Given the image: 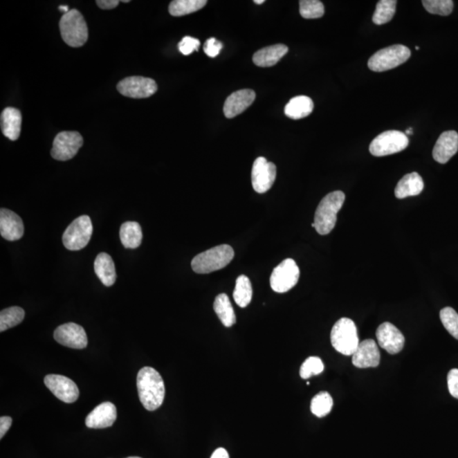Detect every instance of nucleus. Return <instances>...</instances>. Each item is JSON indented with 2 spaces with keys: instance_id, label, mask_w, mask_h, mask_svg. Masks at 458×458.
<instances>
[{
  "instance_id": "obj_11",
  "label": "nucleus",
  "mask_w": 458,
  "mask_h": 458,
  "mask_svg": "<svg viewBox=\"0 0 458 458\" xmlns=\"http://www.w3.org/2000/svg\"><path fill=\"white\" fill-rule=\"evenodd\" d=\"M156 81L144 77H129L124 78L118 84V90L121 95L133 99H145L155 95L157 91Z\"/></svg>"
},
{
  "instance_id": "obj_23",
  "label": "nucleus",
  "mask_w": 458,
  "mask_h": 458,
  "mask_svg": "<svg viewBox=\"0 0 458 458\" xmlns=\"http://www.w3.org/2000/svg\"><path fill=\"white\" fill-rule=\"evenodd\" d=\"M422 176L416 172L405 175L398 182L395 190V195L398 199H405L409 196H416L423 190Z\"/></svg>"
},
{
  "instance_id": "obj_32",
  "label": "nucleus",
  "mask_w": 458,
  "mask_h": 458,
  "mask_svg": "<svg viewBox=\"0 0 458 458\" xmlns=\"http://www.w3.org/2000/svg\"><path fill=\"white\" fill-rule=\"evenodd\" d=\"M333 401L328 392H320L311 400V411L318 418H324L331 412Z\"/></svg>"
},
{
  "instance_id": "obj_15",
  "label": "nucleus",
  "mask_w": 458,
  "mask_h": 458,
  "mask_svg": "<svg viewBox=\"0 0 458 458\" xmlns=\"http://www.w3.org/2000/svg\"><path fill=\"white\" fill-rule=\"evenodd\" d=\"M376 337L379 347L384 349L390 354H397L403 351L405 344V337L403 333L395 325L386 322L379 325Z\"/></svg>"
},
{
  "instance_id": "obj_16",
  "label": "nucleus",
  "mask_w": 458,
  "mask_h": 458,
  "mask_svg": "<svg viewBox=\"0 0 458 458\" xmlns=\"http://www.w3.org/2000/svg\"><path fill=\"white\" fill-rule=\"evenodd\" d=\"M118 418L116 405L110 401L101 403L86 418V426L89 429H106L113 425Z\"/></svg>"
},
{
  "instance_id": "obj_39",
  "label": "nucleus",
  "mask_w": 458,
  "mask_h": 458,
  "mask_svg": "<svg viewBox=\"0 0 458 458\" xmlns=\"http://www.w3.org/2000/svg\"><path fill=\"white\" fill-rule=\"evenodd\" d=\"M448 389L450 395L458 399V369H454L449 372L448 376Z\"/></svg>"
},
{
  "instance_id": "obj_47",
  "label": "nucleus",
  "mask_w": 458,
  "mask_h": 458,
  "mask_svg": "<svg viewBox=\"0 0 458 458\" xmlns=\"http://www.w3.org/2000/svg\"><path fill=\"white\" fill-rule=\"evenodd\" d=\"M127 458H141V457H127Z\"/></svg>"
},
{
  "instance_id": "obj_2",
  "label": "nucleus",
  "mask_w": 458,
  "mask_h": 458,
  "mask_svg": "<svg viewBox=\"0 0 458 458\" xmlns=\"http://www.w3.org/2000/svg\"><path fill=\"white\" fill-rule=\"evenodd\" d=\"M345 195L342 191L329 193L322 199L315 212V229L321 235H329L336 227L337 214L342 208Z\"/></svg>"
},
{
  "instance_id": "obj_4",
  "label": "nucleus",
  "mask_w": 458,
  "mask_h": 458,
  "mask_svg": "<svg viewBox=\"0 0 458 458\" xmlns=\"http://www.w3.org/2000/svg\"><path fill=\"white\" fill-rule=\"evenodd\" d=\"M59 30L64 42L69 46L78 48L87 42L89 30L82 15L77 10H71L64 14L59 21Z\"/></svg>"
},
{
  "instance_id": "obj_1",
  "label": "nucleus",
  "mask_w": 458,
  "mask_h": 458,
  "mask_svg": "<svg viewBox=\"0 0 458 458\" xmlns=\"http://www.w3.org/2000/svg\"><path fill=\"white\" fill-rule=\"evenodd\" d=\"M138 397L146 410L152 412L163 405L165 399V384L163 377L155 369L143 367L137 376Z\"/></svg>"
},
{
  "instance_id": "obj_44",
  "label": "nucleus",
  "mask_w": 458,
  "mask_h": 458,
  "mask_svg": "<svg viewBox=\"0 0 458 458\" xmlns=\"http://www.w3.org/2000/svg\"><path fill=\"white\" fill-rule=\"evenodd\" d=\"M264 0H255L254 1V3H257V5H262V3H264Z\"/></svg>"
},
{
  "instance_id": "obj_18",
  "label": "nucleus",
  "mask_w": 458,
  "mask_h": 458,
  "mask_svg": "<svg viewBox=\"0 0 458 458\" xmlns=\"http://www.w3.org/2000/svg\"><path fill=\"white\" fill-rule=\"evenodd\" d=\"M256 100V93L251 89H242L232 93L227 98L223 112L227 118H234L243 113Z\"/></svg>"
},
{
  "instance_id": "obj_24",
  "label": "nucleus",
  "mask_w": 458,
  "mask_h": 458,
  "mask_svg": "<svg viewBox=\"0 0 458 458\" xmlns=\"http://www.w3.org/2000/svg\"><path fill=\"white\" fill-rule=\"evenodd\" d=\"M95 272L101 282L107 287L112 286L116 280L113 260L107 253L98 255L95 261Z\"/></svg>"
},
{
  "instance_id": "obj_26",
  "label": "nucleus",
  "mask_w": 458,
  "mask_h": 458,
  "mask_svg": "<svg viewBox=\"0 0 458 458\" xmlns=\"http://www.w3.org/2000/svg\"><path fill=\"white\" fill-rule=\"evenodd\" d=\"M120 239L124 247L136 249L142 243L143 232L140 225L136 221H127L120 229Z\"/></svg>"
},
{
  "instance_id": "obj_3",
  "label": "nucleus",
  "mask_w": 458,
  "mask_h": 458,
  "mask_svg": "<svg viewBox=\"0 0 458 458\" xmlns=\"http://www.w3.org/2000/svg\"><path fill=\"white\" fill-rule=\"evenodd\" d=\"M234 257L235 251L230 246L221 245L197 255L191 262V266L196 273H210L224 268Z\"/></svg>"
},
{
  "instance_id": "obj_25",
  "label": "nucleus",
  "mask_w": 458,
  "mask_h": 458,
  "mask_svg": "<svg viewBox=\"0 0 458 458\" xmlns=\"http://www.w3.org/2000/svg\"><path fill=\"white\" fill-rule=\"evenodd\" d=\"M314 108L313 101L307 96L293 98L284 108V114L291 119L298 120L306 118Z\"/></svg>"
},
{
  "instance_id": "obj_7",
  "label": "nucleus",
  "mask_w": 458,
  "mask_h": 458,
  "mask_svg": "<svg viewBox=\"0 0 458 458\" xmlns=\"http://www.w3.org/2000/svg\"><path fill=\"white\" fill-rule=\"evenodd\" d=\"M93 235V224L89 216L75 219L64 232L63 245L69 250H80L87 246Z\"/></svg>"
},
{
  "instance_id": "obj_19",
  "label": "nucleus",
  "mask_w": 458,
  "mask_h": 458,
  "mask_svg": "<svg viewBox=\"0 0 458 458\" xmlns=\"http://www.w3.org/2000/svg\"><path fill=\"white\" fill-rule=\"evenodd\" d=\"M0 234L8 241H16L24 235V224L17 214L7 209L0 211Z\"/></svg>"
},
{
  "instance_id": "obj_38",
  "label": "nucleus",
  "mask_w": 458,
  "mask_h": 458,
  "mask_svg": "<svg viewBox=\"0 0 458 458\" xmlns=\"http://www.w3.org/2000/svg\"><path fill=\"white\" fill-rule=\"evenodd\" d=\"M223 47V44L217 41L215 37H211V39L205 41L204 51L209 57L215 58L220 54V51Z\"/></svg>"
},
{
  "instance_id": "obj_9",
  "label": "nucleus",
  "mask_w": 458,
  "mask_h": 458,
  "mask_svg": "<svg viewBox=\"0 0 458 458\" xmlns=\"http://www.w3.org/2000/svg\"><path fill=\"white\" fill-rule=\"evenodd\" d=\"M300 269L293 259L288 258L273 269L270 284L273 291L285 293L291 291L298 283Z\"/></svg>"
},
{
  "instance_id": "obj_5",
  "label": "nucleus",
  "mask_w": 458,
  "mask_h": 458,
  "mask_svg": "<svg viewBox=\"0 0 458 458\" xmlns=\"http://www.w3.org/2000/svg\"><path fill=\"white\" fill-rule=\"evenodd\" d=\"M331 343L338 352L345 356H353L359 345L358 329L350 318H340L331 330Z\"/></svg>"
},
{
  "instance_id": "obj_12",
  "label": "nucleus",
  "mask_w": 458,
  "mask_h": 458,
  "mask_svg": "<svg viewBox=\"0 0 458 458\" xmlns=\"http://www.w3.org/2000/svg\"><path fill=\"white\" fill-rule=\"evenodd\" d=\"M277 176V168L273 163H268L264 157H258L254 161L251 172V183L253 189L259 194H264L271 189Z\"/></svg>"
},
{
  "instance_id": "obj_20",
  "label": "nucleus",
  "mask_w": 458,
  "mask_h": 458,
  "mask_svg": "<svg viewBox=\"0 0 458 458\" xmlns=\"http://www.w3.org/2000/svg\"><path fill=\"white\" fill-rule=\"evenodd\" d=\"M458 150V134L456 131H446L439 137L433 149V158L437 163L446 164Z\"/></svg>"
},
{
  "instance_id": "obj_22",
  "label": "nucleus",
  "mask_w": 458,
  "mask_h": 458,
  "mask_svg": "<svg viewBox=\"0 0 458 458\" xmlns=\"http://www.w3.org/2000/svg\"><path fill=\"white\" fill-rule=\"evenodd\" d=\"M288 48L284 44H274L258 51L253 55L255 65L260 67H270L276 65L285 55Z\"/></svg>"
},
{
  "instance_id": "obj_27",
  "label": "nucleus",
  "mask_w": 458,
  "mask_h": 458,
  "mask_svg": "<svg viewBox=\"0 0 458 458\" xmlns=\"http://www.w3.org/2000/svg\"><path fill=\"white\" fill-rule=\"evenodd\" d=\"M214 311L220 319L221 324L225 327H231L236 322V316L234 309L226 294H220L217 296L214 302Z\"/></svg>"
},
{
  "instance_id": "obj_37",
  "label": "nucleus",
  "mask_w": 458,
  "mask_h": 458,
  "mask_svg": "<svg viewBox=\"0 0 458 458\" xmlns=\"http://www.w3.org/2000/svg\"><path fill=\"white\" fill-rule=\"evenodd\" d=\"M200 40L192 37H185L178 44V48L183 55H189L194 51H197L200 47Z\"/></svg>"
},
{
  "instance_id": "obj_8",
  "label": "nucleus",
  "mask_w": 458,
  "mask_h": 458,
  "mask_svg": "<svg viewBox=\"0 0 458 458\" xmlns=\"http://www.w3.org/2000/svg\"><path fill=\"white\" fill-rule=\"evenodd\" d=\"M408 144L407 134L400 131H386L372 141L369 152L374 156H390L403 152L407 149Z\"/></svg>"
},
{
  "instance_id": "obj_46",
  "label": "nucleus",
  "mask_w": 458,
  "mask_h": 458,
  "mask_svg": "<svg viewBox=\"0 0 458 458\" xmlns=\"http://www.w3.org/2000/svg\"><path fill=\"white\" fill-rule=\"evenodd\" d=\"M122 2H123V3H129L130 1H129V0H123V1H122Z\"/></svg>"
},
{
  "instance_id": "obj_29",
  "label": "nucleus",
  "mask_w": 458,
  "mask_h": 458,
  "mask_svg": "<svg viewBox=\"0 0 458 458\" xmlns=\"http://www.w3.org/2000/svg\"><path fill=\"white\" fill-rule=\"evenodd\" d=\"M253 285H251L249 277L246 275H240L236 280L234 291V299L236 304L242 309H245L253 299Z\"/></svg>"
},
{
  "instance_id": "obj_36",
  "label": "nucleus",
  "mask_w": 458,
  "mask_h": 458,
  "mask_svg": "<svg viewBox=\"0 0 458 458\" xmlns=\"http://www.w3.org/2000/svg\"><path fill=\"white\" fill-rule=\"evenodd\" d=\"M440 318L445 329L458 340V314L452 307H445L441 311Z\"/></svg>"
},
{
  "instance_id": "obj_30",
  "label": "nucleus",
  "mask_w": 458,
  "mask_h": 458,
  "mask_svg": "<svg viewBox=\"0 0 458 458\" xmlns=\"http://www.w3.org/2000/svg\"><path fill=\"white\" fill-rule=\"evenodd\" d=\"M25 311L19 306H11L0 313V332L13 328L24 320Z\"/></svg>"
},
{
  "instance_id": "obj_42",
  "label": "nucleus",
  "mask_w": 458,
  "mask_h": 458,
  "mask_svg": "<svg viewBox=\"0 0 458 458\" xmlns=\"http://www.w3.org/2000/svg\"><path fill=\"white\" fill-rule=\"evenodd\" d=\"M211 458H229V455L226 450L219 448L212 453Z\"/></svg>"
},
{
  "instance_id": "obj_34",
  "label": "nucleus",
  "mask_w": 458,
  "mask_h": 458,
  "mask_svg": "<svg viewBox=\"0 0 458 458\" xmlns=\"http://www.w3.org/2000/svg\"><path fill=\"white\" fill-rule=\"evenodd\" d=\"M422 3L428 12L443 17L449 16L454 7L452 0H423Z\"/></svg>"
},
{
  "instance_id": "obj_45",
  "label": "nucleus",
  "mask_w": 458,
  "mask_h": 458,
  "mask_svg": "<svg viewBox=\"0 0 458 458\" xmlns=\"http://www.w3.org/2000/svg\"><path fill=\"white\" fill-rule=\"evenodd\" d=\"M405 133H407V134H412V129H409L408 130H407V132H405Z\"/></svg>"
},
{
  "instance_id": "obj_28",
  "label": "nucleus",
  "mask_w": 458,
  "mask_h": 458,
  "mask_svg": "<svg viewBox=\"0 0 458 458\" xmlns=\"http://www.w3.org/2000/svg\"><path fill=\"white\" fill-rule=\"evenodd\" d=\"M206 3V0H174L169 6V13L174 17L186 16L200 10Z\"/></svg>"
},
{
  "instance_id": "obj_6",
  "label": "nucleus",
  "mask_w": 458,
  "mask_h": 458,
  "mask_svg": "<svg viewBox=\"0 0 458 458\" xmlns=\"http://www.w3.org/2000/svg\"><path fill=\"white\" fill-rule=\"evenodd\" d=\"M411 56V51L401 44L392 45L382 48L375 53L369 61L371 71L376 73L389 71L403 65Z\"/></svg>"
},
{
  "instance_id": "obj_33",
  "label": "nucleus",
  "mask_w": 458,
  "mask_h": 458,
  "mask_svg": "<svg viewBox=\"0 0 458 458\" xmlns=\"http://www.w3.org/2000/svg\"><path fill=\"white\" fill-rule=\"evenodd\" d=\"M324 6L318 0H300V14L305 19H318L324 16Z\"/></svg>"
},
{
  "instance_id": "obj_21",
  "label": "nucleus",
  "mask_w": 458,
  "mask_h": 458,
  "mask_svg": "<svg viewBox=\"0 0 458 458\" xmlns=\"http://www.w3.org/2000/svg\"><path fill=\"white\" fill-rule=\"evenodd\" d=\"M22 116L17 108L7 107L1 114L2 133L9 140L15 141L20 137Z\"/></svg>"
},
{
  "instance_id": "obj_14",
  "label": "nucleus",
  "mask_w": 458,
  "mask_h": 458,
  "mask_svg": "<svg viewBox=\"0 0 458 458\" xmlns=\"http://www.w3.org/2000/svg\"><path fill=\"white\" fill-rule=\"evenodd\" d=\"M54 338L59 344L64 347L78 349H84L88 345V337L85 330L82 326L74 322L59 326L55 330Z\"/></svg>"
},
{
  "instance_id": "obj_35",
  "label": "nucleus",
  "mask_w": 458,
  "mask_h": 458,
  "mask_svg": "<svg viewBox=\"0 0 458 458\" xmlns=\"http://www.w3.org/2000/svg\"><path fill=\"white\" fill-rule=\"evenodd\" d=\"M324 370V364L317 356H311L303 363L300 369V375L304 379L309 378L322 373Z\"/></svg>"
},
{
  "instance_id": "obj_48",
  "label": "nucleus",
  "mask_w": 458,
  "mask_h": 458,
  "mask_svg": "<svg viewBox=\"0 0 458 458\" xmlns=\"http://www.w3.org/2000/svg\"><path fill=\"white\" fill-rule=\"evenodd\" d=\"M416 51H419V46H416Z\"/></svg>"
},
{
  "instance_id": "obj_17",
  "label": "nucleus",
  "mask_w": 458,
  "mask_h": 458,
  "mask_svg": "<svg viewBox=\"0 0 458 458\" xmlns=\"http://www.w3.org/2000/svg\"><path fill=\"white\" fill-rule=\"evenodd\" d=\"M352 363L359 369L376 367L381 363V352L374 340H366L359 344L352 356Z\"/></svg>"
},
{
  "instance_id": "obj_13",
  "label": "nucleus",
  "mask_w": 458,
  "mask_h": 458,
  "mask_svg": "<svg viewBox=\"0 0 458 458\" xmlns=\"http://www.w3.org/2000/svg\"><path fill=\"white\" fill-rule=\"evenodd\" d=\"M44 384L55 396L64 403H73L80 397V390L76 383L62 375L48 374L44 378Z\"/></svg>"
},
{
  "instance_id": "obj_43",
  "label": "nucleus",
  "mask_w": 458,
  "mask_h": 458,
  "mask_svg": "<svg viewBox=\"0 0 458 458\" xmlns=\"http://www.w3.org/2000/svg\"><path fill=\"white\" fill-rule=\"evenodd\" d=\"M59 10L62 11V12L66 14L68 13L70 10L67 6H61L59 7Z\"/></svg>"
},
{
  "instance_id": "obj_31",
  "label": "nucleus",
  "mask_w": 458,
  "mask_h": 458,
  "mask_svg": "<svg viewBox=\"0 0 458 458\" xmlns=\"http://www.w3.org/2000/svg\"><path fill=\"white\" fill-rule=\"evenodd\" d=\"M397 1L396 0H381L376 6L373 16L374 24L383 25L388 24L395 16Z\"/></svg>"
},
{
  "instance_id": "obj_41",
  "label": "nucleus",
  "mask_w": 458,
  "mask_h": 458,
  "mask_svg": "<svg viewBox=\"0 0 458 458\" xmlns=\"http://www.w3.org/2000/svg\"><path fill=\"white\" fill-rule=\"evenodd\" d=\"M120 1L118 0H98L97 6L102 10H111L118 6Z\"/></svg>"
},
{
  "instance_id": "obj_40",
  "label": "nucleus",
  "mask_w": 458,
  "mask_h": 458,
  "mask_svg": "<svg viewBox=\"0 0 458 458\" xmlns=\"http://www.w3.org/2000/svg\"><path fill=\"white\" fill-rule=\"evenodd\" d=\"M12 424V419L10 416H3L0 419V438L3 439L10 429Z\"/></svg>"
},
{
  "instance_id": "obj_10",
  "label": "nucleus",
  "mask_w": 458,
  "mask_h": 458,
  "mask_svg": "<svg viewBox=\"0 0 458 458\" xmlns=\"http://www.w3.org/2000/svg\"><path fill=\"white\" fill-rule=\"evenodd\" d=\"M84 145V138L77 132H62L56 135L51 156L57 161H68L77 155Z\"/></svg>"
}]
</instances>
